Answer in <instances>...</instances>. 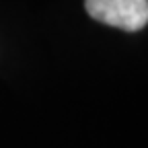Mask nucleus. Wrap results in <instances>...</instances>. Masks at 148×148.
Here are the masks:
<instances>
[{"label":"nucleus","instance_id":"obj_1","mask_svg":"<svg viewBox=\"0 0 148 148\" xmlns=\"http://www.w3.org/2000/svg\"><path fill=\"white\" fill-rule=\"evenodd\" d=\"M84 8L95 21L123 31H140L148 23V0H84Z\"/></svg>","mask_w":148,"mask_h":148}]
</instances>
